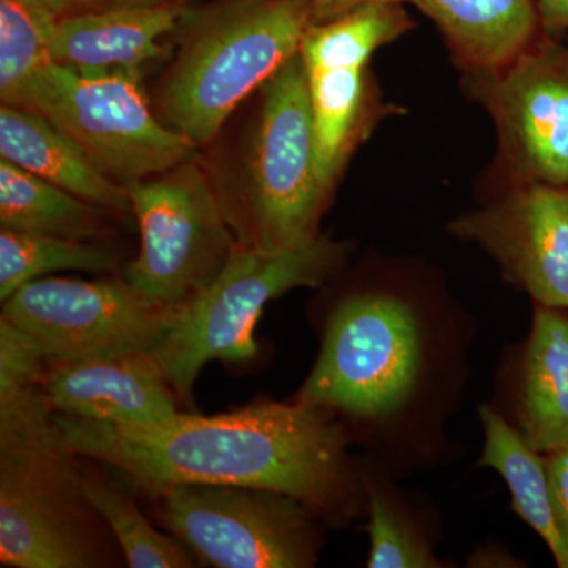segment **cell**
Segmentation results:
<instances>
[{
    "label": "cell",
    "instance_id": "cell-6",
    "mask_svg": "<svg viewBox=\"0 0 568 568\" xmlns=\"http://www.w3.org/2000/svg\"><path fill=\"white\" fill-rule=\"evenodd\" d=\"M261 92L244 197L230 223L239 244L280 252L320 234L317 223L331 193L317 171L315 118L301 52Z\"/></svg>",
    "mask_w": 568,
    "mask_h": 568
},
{
    "label": "cell",
    "instance_id": "cell-15",
    "mask_svg": "<svg viewBox=\"0 0 568 568\" xmlns=\"http://www.w3.org/2000/svg\"><path fill=\"white\" fill-rule=\"evenodd\" d=\"M495 406L530 447L568 448V310L534 306L532 327L504 361Z\"/></svg>",
    "mask_w": 568,
    "mask_h": 568
},
{
    "label": "cell",
    "instance_id": "cell-9",
    "mask_svg": "<svg viewBox=\"0 0 568 568\" xmlns=\"http://www.w3.org/2000/svg\"><path fill=\"white\" fill-rule=\"evenodd\" d=\"M152 496L163 528L204 566L310 568L320 559L325 521L295 497L230 485H178Z\"/></svg>",
    "mask_w": 568,
    "mask_h": 568
},
{
    "label": "cell",
    "instance_id": "cell-14",
    "mask_svg": "<svg viewBox=\"0 0 568 568\" xmlns=\"http://www.w3.org/2000/svg\"><path fill=\"white\" fill-rule=\"evenodd\" d=\"M54 413L121 426L164 424L181 414L152 353L47 362L39 377Z\"/></svg>",
    "mask_w": 568,
    "mask_h": 568
},
{
    "label": "cell",
    "instance_id": "cell-26",
    "mask_svg": "<svg viewBox=\"0 0 568 568\" xmlns=\"http://www.w3.org/2000/svg\"><path fill=\"white\" fill-rule=\"evenodd\" d=\"M52 21L81 14L103 13V11L140 9V7L170 6V3L192 2V0H28Z\"/></svg>",
    "mask_w": 568,
    "mask_h": 568
},
{
    "label": "cell",
    "instance_id": "cell-25",
    "mask_svg": "<svg viewBox=\"0 0 568 568\" xmlns=\"http://www.w3.org/2000/svg\"><path fill=\"white\" fill-rule=\"evenodd\" d=\"M44 361L36 347L6 321H0V390L39 381Z\"/></svg>",
    "mask_w": 568,
    "mask_h": 568
},
{
    "label": "cell",
    "instance_id": "cell-8",
    "mask_svg": "<svg viewBox=\"0 0 568 568\" xmlns=\"http://www.w3.org/2000/svg\"><path fill=\"white\" fill-rule=\"evenodd\" d=\"M125 186L141 244L123 278L155 304L182 308L215 282L239 244L226 204L196 159Z\"/></svg>",
    "mask_w": 568,
    "mask_h": 568
},
{
    "label": "cell",
    "instance_id": "cell-28",
    "mask_svg": "<svg viewBox=\"0 0 568 568\" xmlns=\"http://www.w3.org/2000/svg\"><path fill=\"white\" fill-rule=\"evenodd\" d=\"M540 29L549 36L568 32V0H538Z\"/></svg>",
    "mask_w": 568,
    "mask_h": 568
},
{
    "label": "cell",
    "instance_id": "cell-2",
    "mask_svg": "<svg viewBox=\"0 0 568 568\" xmlns=\"http://www.w3.org/2000/svg\"><path fill=\"white\" fill-rule=\"evenodd\" d=\"M71 450L119 470L149 495L178 485H230L295 497L325 523L366 511L362 466L335 413L295 398L234 413H181L160 425L121 426L55 413Z\"/></svg>",
    "mask_w": 568,
    "mask_h": 568
},
{
    "label": "cell",
    "instance_id": "cell-27",
    "mask_svg": "<svg viewBox=\"0 0 568 568\" xmlns=\"http://www.w3.org/2000/svg\"><path fill=\"white\" fill-rule=\"evenodd\" d=\"M547 457L549 496L556 528L568 551V448Z\"/></svg>",
    "mask_w": 568,
    "mask_h": 568
},
{
    "label": "cell",
    "instance_id": "cell-18",
    "mask_svg": "<svg viewBox=\"0 0 568 568\" xmlns=\"http://www.w3.org/2000/svg\"><path fill=\"white\" fill-rule=\"evenodd\" d=\"M429 18L473 71L499 70L528 50L540 31L532 0H403Z\"/></svg>",
    "mask_w": 568,
    "mask_h": 568
},
{
    "label": "cell",
    "instance_id": "cell-24",
    "mask_svg": "<svg viewBox=\"0 0 568 568\" xmlns=\"http://www.w3.org/2000/svg\"><path fill=\"white\" fill-rule=\"evenodd\" d=\"M51 18L28 0H0V100L13 104L48 61Z\"/></svg>",
    "mask_w": 568,
    "mask_h": 568
},
{
    "label": "cell",
    "instance_id": "cell-7",
    "mask_svg": "<svg viewBox=\"0 0 568 568\" xmlns=\"http://www.w3.org/2000/svg\"><path fill=\"white\" fill-rule=\"evenodd\" d=\"M130 71H80L48 61L21 89L17 102L40 114L122 185L197 159V145L152 111Z\"/></svg>",
    "mask_w": 568,
    "mask_h": 568
},
{
    "label": "cell",
    "instance_id": "cell-20",
    "mask_svg": "<svg viewBox=\"0 0 568 568\" xmlns=\"http://www.w3.org/2000/svg\"><path fill=\"white\" fill-rule=\"evenodd\" d=\"M478 416L485 444L477 466L499 473L510 491L514 510L547 544L556 566L568 568V551L552 517L547 457L530 447L495 406L481 405Z\"/></svg>",
    "mask_w": 568,
    "mask_h": 568
},
{
    "label": "cell",
    "instance_id": "cell-19",
    "mask_svg": "<svg viewBox=\"0 0 568 568\" xmlns=\"http://www.w3.org/2000/svg\"><path fill=\"white\" fill-rule=\"evenodd\" d=\"M395 474L372 459L362 467L368 514L369 568H444L436 556V514L396 487Z\"/></svg>",
    "mask_w": 568,
    "mask_h": 568
},
{
    "label": "cell",
    "instance_id": "cell-17",
    "mask_svg": "<svg viewBox=\"0 0 568 568\" xmlns=\"http://www.w3.org/2000/svg\"><path fill=\"white\" fill-rule=\"evenodd\" d=\"M0 159L103 211L132 212L126 186L104 174L69 134L36 112L0 106Z\"/></svg>",
    "mask_w": 568,
    "mask_h": 568
},
{
    "label": "cell",
    "instance_id": "cell-5",
    "mask_svg": "<svg viewBox=\"0 0 568 568\" xmlns=\"http://www.w3.org/2000/svg\"><path fill=\"white\" fill-rule=\"evenodd\" d=\"M347 246L317 234L280 252L237 244L215 282L179 308L173 327L153 358L175 395L192 403L193 388L209 362L253 361L260 354L254 328L264 306L297 287H321L346 263Z\"/></svg>",
    "mask_w": 568,
    "mask_h": 568
},
{
    "label": "cell",
    "instance_id": "cell-10",
    "mask_svg": "<svg viewBox=\"0 0 568 568\" xmlns=\"http://www.w3.org/2000/svg\"><path fill=\"white\" fill-rule=\"evenodd\" d=\"M178 313L155 304L125 278L85 282L44 276L7 298L0 321L17 328L47 364L152 353Z\"/></svg>",
    "mask_w": 568,
    "mask_h": 568
},
{
    "label": "cell",
    "instance_id": "cell-29",
    "mask_svg": "<svg viewBox=\"0 0 568 568\" xmlns=\"http://www.w3.org/2000/svg\"><path fill=\"white\" fill-rule=\"evenodd\" d=\"M317 6L323 7L325 11L336 17V14L345 13L355 7L364 6L369 2H388V0H312ZM395 2H403V0H395Z\"/></svg>",
    "mask_w": 568,
    "mask_h": 568
},
{
    "label": "cell",
    "instance_id": "cell-21",
    "mask_svg": "<svg viewBox=\"0 0 568 568\" xmlns=\"http://www.w3.org/2000/svg\"><path fill=\"white\" fill-rule=\"evenodd\" d=\"M103 209L0 159V226L95 242L106 233Z\"/></svg>",
    "mask_w": 568,
    "mask_h": 568
},
{
    "label": "cell",
    "instance_id": "cell-4",
    "mask_svg": "<svg viewBox=\"0 0 568 568\" xmlns=\"http://www.w3.org/2000/svg\"><path fill=\"white\" fill-rule=\"evenodd\" d=\"M332 17L312 0H227L201 20L160 93V119L194 145L215 140L246 97L301 50L306 29Z\"/></svg>",
    "mask_w": 568,
    "mask_h": 568
},
{
    "label": "cell",
    "instance_id": "cell-11",
    "mask_svg": "<svg viewBox=\"0 0 568 568\" xmlns=\"http://www.w3.org/2000/svg\"><path fill=\"white\" fill-rule=\"evenodd\" d=\"M403 3H364L315 22L302 39L298 52L315 118L317 171L328 193L364 125L366 63L377 48L413 28Z\"/></svg>",
    "mask_w": 568,
    "mask_h": 568
},
{
    "label": "cell",
    "instance_id": "cell-12",
    "mask_svg": "<svg viewBox=\"0 0 568 568\" xmlns=\"http://www.w3.org/2000/svg\"><path fill=\"white\" fill-rule=\"evenodd\" d=\"M473 80L521 182L568 189V50L534 41L503 69L474 71Z\"/></svg>",
    "mask_w": 568,
    "mask_h": 568
},
{
    "label": "cell",
    "instance_id": "cell-13",
    "mask_svg": "<svg viewBox=\"0 0 568 568\" xmlns=\"http://www.w3.org/2000/svg\"><path fill=\"white\" fill-rule=\"evenodd\" d=\"M448 233L480 245L506 282L536 304L568 310V189L519 183L497 203L454 220Z\"/></svg>",
    "mask_w": 568,
    "mask_h": 568
},
{
    "label": "cell",
    "instance_id": "cell-22",
    "mask_svg": "<svg viewBox=\"0 0 568 568\" xmlns=\"http://www.w3.org/2000/svg\"><path fill=\"white\" fill-rule=\"evenodd\" d=\"M118 254L106 245L59 235L0 230V302L55 272H111Z\"/></svg>",
    "mask_w": 568,
    "mask_h": 568
},
{
    "label": "cell",
    "instance_id": "cell-3",
    "mask_svg": "<svg viewBox=\"0 0 568 568\" xmlns=\"http://www.w3.org/2000/svg\"><path fill=\"white\" fill-rule=\"evenodd\" d=\"M77 457L39 381L0 390V566H100Z\"/></svg>",
    "mask_w": 568,
    "mask_h": 568
},
{
    "label": "cell",
    "instance_id": "cell-23",
    "mask_svg": "<svg viewBox=\"0 0 568 568\" xmlns=\"http://www.w3.org/2000/svg\"><path fill=\"white\" fill-rule=\"evenodd\" d=\"M82 489L97 517L110 528L129 567L192 568L200 566L181 541L159 532L125 491L104 478L82 474Z\"/></svg>",
    "mask_w": 568,
    "mask_h": 568
},
{
    "label": "cell",
    "instance_id": "cell-16",
    "mask_svg": "<svg viewBox=\"0 0 568 568\" xmlns=\"http://www.w3.org/2000/svg\"><path fill=\"white\" fill-rule=\"evenodd\" d=\"M196 13L190 2L65 18L52 24L51 61L80 71H130L164 58L168 36Z\"/></svg>",
    "mask_w": 568,
    "mask_h": 568
},
{
    "label": "cell",
    "instance_id": "cell-1",
    "mask_svg": "<svg viewBox=\"0 0 568 568\" xmlns=\"http://www.w3.org/2000/svg\"><path fill=\"white\" fill-rule=\"evenodd\" d=\"M476 323L447 302L368 287L336 302L297 398L336 414L395 476L450 458ZM351 439V437H349Z\"/></svg>",
    "mask_w": 568,
    "mask_h": 568
}]
</instances>
